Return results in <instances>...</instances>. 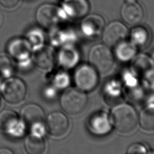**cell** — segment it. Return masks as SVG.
Returning <instances> with one entry per match:
<instances>
[{
  "mask_svg": "<svg viewBox=\"0 0 154 154\" xmlns=\"http://www.w3.org/2000/svg\"><path fill=\"white\" fill-rule=\"evenodd\" d=\"M111 117L115 128L122 133H129L136 127L138 116L135 110L128 104H120L112 111Z\"/></svg>",
  "mask_w": 154,
  "mask_h": 154,
  "instance_id": "obj_1",
  "label": "cell"
},
{
  "mask_svg": "<svg viewBox=\"0 0 154 154\" xmlns=\"http://www.w3.org/2000/svg\"><path fill=\"white\" fill-rule=\"evenodd\" d=\"M66 18L61 7L54 4H42L35 13L37 23L44 28H52Z\"/></svg>",
  "mask_w": 154,
  "mask_h": 154,
  "instance_id": "obj_2",
  "label": "cell"
},
{
  "mask_svg": "<svg viewBox=\"0 0 154 154\" xmlns=\"http://www.w3.org/2000/svg\"><path fill=\"white\" fill-rule=\"evenodd\" d=\"M60 103L63 110L67 113L77 114L86 107L87 97L80 89L69 88L63 93Z\"/></svg>",
  "mask_w": 154,
  "mask_h": 154,
  "instance_id": "obj_3",
  "label": "cell"
},
{
  "mask_svg": "<svg viewBox=\"0 0 154 154\" xmlns=\"http://www.w3.org/2000/svg\"><path fill=\"white\" fill-rule=\"evenodd\" d=\"M1 92L7 102L17 104L25 99L27 88L23 80L17 77H11L6 79L2 84Z\"/></svg>",
  "mask_w": 154,
  "mask_h": 154,
  "instance_id": "obj_4",
  "label": "cell"
},
{
  "mask_svg": "<svg viewBox=\"0 0 154 154\" xmlns=\"http://www.w3.org/2000/svg\"><path fill=\"white\" fill-rule=\"evenodd\" d=\"M91 64L101 73H107L112 67L113 56L109 49L103 45L93 46L89 54Z\"/></svg>",
  "mask_w": 154,
  "mask_h": 154,
  "instance_id": "obj_5",
  "label": "cell"
},
{
  "mask_svg": "<svg viewBox=\"0 0 154 154\" xmlns=\"http://www.w3.org/2000/svg\"><path fill=\"white\" fill-rule=\"evenodd\" d=\"M24 125L15 111L4 109L0 112V129L9 135L16 137L22 135L24 132Z\"/></svg>",
  "mask_w": 154,
  "mask_h": 154,
  "instance_id": "obj_6",
  "label": "cell"
},
{
  "mask_svg": "<svg viewBox=\"0 0 154 154\" xmlns=\"http://www.w3.org/2000/svg\"><path fill=\"white\" fill-rule=\"evenodd\" d=\"M74 79L79 89L90 91L97 85L98 76L95 69L87 64H82L75 70Z\"/></svg>",
  "mask_w": 154,
  "mask_h": 154,
  "instance_id": "obj_7",
  "label": "cell"
},
{
  "mask_svg": "<svg viewBox=\"0 0 154 154\" xmlns=\"http://www.w3.org/2000/svg\"><path fill=\"white\" fill-rule=\"evenodd\" d=\"M128 34L127 27L121 22L113 21L110 22L103 32V41L106 45L114 46L126 37Z\"/></svg>",
  "mask_w": 154,
  "mask_h": 154,
  "instance_id": "obj_8",
  "label": "cell"
},
{
  "mask_svg": "<svg viewBox=\"0 0 154 154\" xmlns=\"http://www.w3.org/2000/svg\"><path fill=\"white\" fill-rule=\"evenodd\" d=\"M61 7L66 17L79 19L88 14L90 4L88 0H64Z\"/></svg>",
  "mask_w": 154,
  "mask_h": 154,
  "instance_id": "obj_9",
  "label": "cell"
},
{
  "mask_svg": "<svg viewBox=\"0 0 154 154\" xmlns=\"http://www.w3.org/2000/svg\"><path fill=\"white\" fill-rule=\"evenodd\" d=\"M7 50L12 58L23 61L30 57L31 45L26 38H14L8 43Z\"/></svg>",
  "mask_w": 154,
  "mask_h": 154,
  "instance_id": "obj_10",
  "label": "cell"
},
{
  "mask_svg": "<svg viewBox=\"0 0 154 154\" xmlns=\"http://www.w3.org/2000/svg\"><path fill=\"white\" fill-rule=\"evenodd\" d=\"M34 63L39 68L48 69L51 68L55 61L54 50L49 46L40 45L35 46L32 54Z\"/></svg>",
  "mask_w": 154,
  "mask_h": 154,
  "instance_id": "obj_11",
  "label": "cell"
},
{
  "mask_svg": "<svg viewBox=\"0 0 154 154\" xmlns=\"http://www.w3.org/2000/svg\"><path fill=\"white\" fill-rule=\"evenodd\" d=\"M46 128L48 132L52 136H63L68 131V119L61 112H54L51 113L47 118Z\"/></svg>",
  "mask_w": 154,
  "mask_h": 154,
  "instance_id": "obj_12",
  "label": "cell"
},
{
  "mask_svg": "<svg viewBox=\"0 0 154 154\" xmlns=\"http://www.w3.org/2000/svg\"><path fill=\"white\" fill-rule=\"evenodd\" d=\"M120 16L125 23L130 25H136L143 20L144 10L137 1L125 2L120 9Z\"/></svg>",
  "mask_w": 154,
  "mask_h": 154,
  "instance_id": "obj_13",
  "label": "cell"
},
{
  "mask_svg": "<svg viewBox=\"0 0 154 154\" xmlns=\"http://www.w3.org/2000/svg\"><path fill=\"white\" fill-rule=\"evenodd\" d=\"M20 116L25 124L32 126L37 124H43L45 115L38 105L28 103L22 108Z\"/></svg>",
  "mask_w": 154,
  "mask_h": 154,
  "instance_id": "obj_14",
  "label": "cell"
},
{
  "mask_svg": "<svg viewBox=\"0 0 154 154\" xmlns=\"http://www.w3.org/2000/svg\"><path fill=\"white\" fill-rule=\"evenodd\" d=\"M81 23V29L85 34L90 36L99 35L105 25L104 19L97 14L86 15Z\"/></svg>",
  "mask_w": 154,
  "mask_h": 154,
  "instance_id": "obj_15",
  "label": "cell"
},
{
  "mask_svg": "<svg viewBox=\"0 0 154 154\" xmlns=\"http://www.w3.org/2000/svg\"><path fill=\"white\" fill-rule=\"evenodd\" d=\"M88 124L91 131L99 135L106 134L111 129L108 116L103 112H97L90 117Z\"/></svg>",
  "mask_w": 154,
  "mask_h": 154,
  "instance_id": "obj_16",
  "label": "cell"
},
{
  "mask_svg": "<svg viewBox=\"0 0 154 154\" xmlns=\"http://www.w3.org/2000/svg\"><path fill=\"white\" fill-rule=\"evenodd\" d=\"M24 145L26 151L29 154H42L46 147L43 136L32 133L25 138Z\"/></svg>",
  "mask_w": 154,
  "mask_h": 154,
  "instance_id": "obj_17",
  "label": "cell"
},
{
  "mask_svg": "<svg viewBox=\"0 0 154 154\" xmlns=\"http://www.w3.org/2000/svg\"><path fill=\"white\" fill-rule=\"evenodd\" d=\"M140 123L144 129L154 131V107H148L141 111Z\"/></svg>",
  "mask_w": 154,
  "mask_h": 154,
  "instance_id": "obj_18",
  "label": "cell"
},
{
  "mask_svg": "<svg viewBox=\"0 0 154 154\" xmlns=\"http://www.w3.org/2000/svg\"><path fill=\"white\" fill-rule=\"evenodd\" d=\"M152 61L145 55L137 57L133 63V67L139 73H147L153 69Z\"/></svg>",
  "mask_w": 154,
  "mask_h": 154,
  "instance_id": "obj_19",
  "label": "cell"
},
{
  "mask_svg": "<svg viewBox=\"0 0 154 154\" xmlns=\"http://www.w3.org/2000/svg\"><path fill=\"white\" fill-rule=\"evenodd\" d=\"M14 69L13 61L8 54L0 52V75L9 77Z\"/></svg>",
  "mask_w": 154,
  "mask_h": 154,
  "instance_id": "obj_20",
  "label": "cell"
},
{
  "mask_svg": "<svg viewBox=\"0 0 154 154\" xmlns=\"http://www.w3.org/2000/svg\"><path fill=\"white\" fill-rule=\"evenodd\" d=\"M131 38L134 44L144 45L148 39V32L143 26H137L131 31Z\"/></svg>",
  "mask_w": 154,
  "mask_h": 154,
  "instance_id": "obj_21",
  "label": "cell"
},
{
  "mask_svg": "<svg viewBox=\"0 0 154 154\" xmlns=\"http://www.w3.org/2000/svg\"><path fill=\"white\" fill-rule=\"evenodd\" d=\"M135 52V48L132 44L122 43L118 46L117 55L119 58H120L122 60H127L133 56Z\"/></svg>",
  "mask_w": 154,
  "mask_h": 154,
  "instance_id": "obj_22",
  "label": "cell"
},
{
  "mask_svg": "<svg viewBox=\"0 0 154 154\" xmlns=\"http://www.w3.org/2000/svg\"><path fill=\"white\" fill-rule=\"evenodd\" d=\"M26 39L29 42L31 45H33L34 46H38L43 44L44 34L42 30L37 28H33L28 32Z\"/></svg>",
  "mask_w": 154,
  "mask_h": 154,
  "instance_id": "obj_23",
  "label": "cell"
},
{
  "mask_svg": "<svg viewBox=\"0 0 154 154\" xmlns=\"http://www.w3.org/2000/svg\"><path fill=\"white\" fill-rule=\"evenodd\" d=\"M128 153H146V148L140 144H134L128 149Z\"/></svg>",
  "mask_w": 154,
  "mask_h": 154,
  "instance_id": "obj_24",
  "label": "cell"
},
{
  "mask_svg": "<svg viewBox=\"0 0 154 154\" xmlns=\"http://www.w3.org/2000/svg\"><path fill=\"white\" fill-rule=\"evenodd\" d=\"M20 0H0V4L5 8H13L17 5Z\"/></svg>",
  "mask_w": 154,
  "mask_h": 154,
  "instance_id": "obj_25",
  "label": "cell"
},
{
  "mask_svg": "<svg viewBox=\"0 0 154 154\" xmlns=\"http://www.w3.org/2000/svg\"><path fill=\"white\" fill-rule=\"evenodd\" d=\"M13 152L7 148H1L0 154H12Z\"/></svg>",
  "mask_w": 154,
  "mask_h": 154,
  "instance_id": "obj_26",
  "label": "cell"
},
{
  "mask_svg": "<svg viewBox=\"0 0 154 154\" xmlns=\"http://www.w3.org/2000/svg\"><path fill=\"white\" fill-rule=\"evenodd\" d=\"M125 2H137V0H124Z\"/></svg>",
  "mask_w": 154,
  "mask_h": 154,
  "instance_id": "obj_27",
  "label": "cell"
},
{
  "mask_svg": "<svg viewBox=\"0 0 154 154\" xmlns=\"http://www.w3.org/2000/svg\"><path fill=\"white\" fill-rule=\"evenodd\" d=\"M1 99H0V106H1Z\"/></svg>",
  "mask_w": 154,
  "mask_h": 154,
  "instance_id": "obj_28",
  "label": "cell"
}]
</instances>
